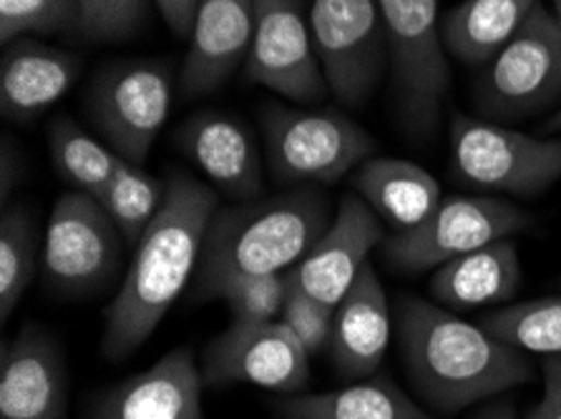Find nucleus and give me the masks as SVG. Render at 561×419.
<instances>
[{
  "mask_svg": "<svg viewBox=\"0 0 561 419\" xmlns=\"http://www.w3.org/2000/svg\"><path fill=\"white\" fill-rule=\"evenodd\" d=\"M79 33L76 0H0V38L11 43L25 36H56Z\"/></svg>",
  "mask_w": 561,
  "mask_h": 419,
  "instance_id": "nucleus-29",
  "label": "nucleus"
},
{
  "mask_svg": "<svg viewBox=\"0 0 561 419\" xmlns=\"http://www.w3.org/2000/svg\"><path fill=\"white\" fill-rule=\"evenodd\" d=\"M551 15H554L561 28V0H551Z\"/></svg>",
  "mask_w": 561,
  "mask_h": 419,
  "instance_id": "nucleus-38",
  "label": "nucleus"
},
{
  "mask_svg": "<svg viewBox=\"0 0 561 419\" xmlns=\"http://www.w3.org/2000/svg\"><path fill=\"white\" fill-rule=\"evenodd\" d=\"M0 419H66L64 354L36 324L3 347Z\"/></svg>",
  "mask_w": 561,
  "mask_h": 419,
  "instance_id": "nucleus-16",
  "label": "nucleus"
},
{
  "mask_svg": "<svg viewBox=\"0 0 561 419\" xmlns=\"http://www.w3.org/2000/svg\"><path fill=\"white\" fill-rule=\"evenodd\" d=\"M522 281L524 271L516 244L512 238H501L433 269L428 292L450 310H479L514 299Z\"/></svg>",
  "mask_w": 561,
  "mask_h": 419,
  "instance_id": "nucleus-21",
  "label": "nucleus"
},
{
  "mask_svg": "<svg viewBox=\"0 0 561 419\" xmlns=\"http://www.w3.org/2000/svg\"><path fill=\"white\" fill-rule=\"evenodd\" d=\"M217 194L192 174L172 171L164 203L134 246L116 296L104 312L101 352L112 362L129 359L172 310L197 271Z\"/></svg>",
  "mask_w": 561,
  "mask_h": 419,
  "instance_id": "nucleus-1",
  "label": "nucleus"
},
{
  "mask_svg": "<svg viewBox=\"0 0 561 419\" xmlns=\"http://www.w3.org/2000/svg\"><path fill=\"white\" fill-rule=\"evenodd\" d=\"M161 19L169 25L180 40H190L194 13H197L199 0H154Z\"/></svg>",
  "mask_w": 561,
  "mask_h": 419,
  "instance_id": "nucleus-34",
  "label": "nucleus"
},
{
  "mask_svg": "<svg viewBox=\"0 0 561 419\" xmlns=\"http://www.w3.org/2000/svg\"><path fill=\"white\" fill-rule=\"evenodd\" d=\"M279 322L293 331L305 352L312 357L325 352L330 347L335 327V306L320 302V299L305 292H297V289L290 287Z\"/></svg>",
  "mask_w": 561,
  "mask_h": 419,
  "instance_id": "nucleus-32",
  "label": "nucleus"
},
{
  "mask_svg": "<svg viewBox=\"0 0 561 419\" xmlns=\"http://www.w3.org/2000/svg\"><path fill=\"white\" fill-rule=\"evenodd\" d=\"M11 159H13V151L8 149V143H3V199L8 196V191H11V182H8V178L13 176Z\"/></svg>",
  "mask_w": 561,
  "mask_h": 419,
  "instance_id": "nucleus-36",
  "label": "nucleus"
},
{
  "mask_svg": "<svg viewBox=\"0 0 561 419\" xmlns=\"http://www.w3.org/2000/svg\"><path fill=\"white\" fill-rule=\"evenodd\" d=\"M41 259H44V244L31 213L21 207L5 209L0 219V319L3 322L21 304Z\"/></svg>",
  "mask_w": 561,
  "mask_h": 419,
  "instance_id": "nucleus-26",
  "label": "nucleus"
},
{
  "mask_svg": "<svg viewBox=\"0 0 561 419\" xmlns=\"http://www.w3.org/2000/svg\"><path fill=\"white\" fill-rule=\"evenodd\" d=\"M254 33L244 81L279 93L297 104H318L328 96L325 75L310 36L305 0H252Z\"/></svg>",
  "mask_w": 561,
  "mask_h": 419,
  "instance_id": "nucleus-12",
  "label": "nucleus"
},
{
  "mask_svg": "<svg viewBox=\"0 0 561 419\" xmlns=\"http://www.w3.org/2000/svg\"><path fill=\"white\" fill-rule=\"evenodd\" d=\"M473 419H518V417L512 399H494L489 401V405H483L479 412L473 415Z\"/></svg>",
  "mask_w": 561,
  "mask_h": 419,
  "instance_id": "nucleus-35",
  "label": "nucleus"
},
{
  "mask_svg": "<svg viewBox=\"0 0 561 419\" xmlns=\"http://www.w3.org/2000/svg\"><path fill=\"white\" fill-rule=\"evenodd\" d=\"M310 36L328 91L343 106L368 104L390 66L378 0H312Z\"/></svg>",
  "mask_w": 561,
  "mask_h": 419,
  "instance_id": "nucleus-8",
  "label": "nucleus"
},
{
  "mask_svg": "<svg viewBox=\"0 0 561 419\" xmlns=\"http://www.w3.org/2000/svg\"><path fill=\"white\" fill-rule=\"evenodd\" d=\"M529 224V213L496 196H450L419 226L396 231L382 254L396 271L421 273L514 236Z\"/></svg>",
  "mask_w": 561,
  "mask_h": 419,
  "instance_id": "nucleus-11",
  "label": "nucleus"
},
{
  "mask_svg": "<svg viewBox=\"0 0 561 419\" xmlns=\"http://www.w3.org/2000/svg\"><path fill=\"white\" fill-rule=\"evenodd\" d=\"M481 327L522 352L561 357V296L501 306L483 316Z\"/></svg>",
  "mask_w": 561,
  "mask_h": 419,
  "instance_id": "nucleus-27",
  "label": "nucleus"
},
{
  "mask_svg": "<svg viewBox=\"0 0 561 419\" xmlns=\"http://www.w3.org/2000/svg\"><path fill=\"white\" fill-rule=\"evenodd\" d=\"M561 104V28L541 3L473 85V108L491 124L526 121Z\"/></svg>",
  "mask_w": 561,
  "mask_h": 419,
  "instance_id": "nucleus-4",
  "label": "nucleus"
},
{
  "mask_svg": "<svg viewBox=\"0 0 561 419\" xmlns=\"http://www.w3.org/2000/svg\"><path fill=\"white\" fill-rule=\"evenodd\" d=\"M81 61L71 50L25 36L5 43L0 61V108L8 121L28 124L58 104L79 79Z\"/></svg>",
  "mask_w": 561,
  "mask_h": 419,
  "instance_id": "nucleus-20",
  "label": "nucleus"
},
{
  "mask_svg": "<svg viewBox=\"0 0 561 419\" xmlns=\"http://www.w3.org/2000/svg\"><path fill=\"white\" fill-rule=\"evenodd\" d=\"M272 409L277 419H438L415 405L386 372L340 389L285 395Z\"/></svg>",
  "mask_w": 561,
  "mask_h": 419,
  "instance_id": "nucleus-22",
  "label": "nucleus"
},
{
  "mask_svg": "<svg viewBox=\"0 0 561 419\" xmlns=\"http://www.w3.org/2000/svg\"><path fill=\"white\" fill-rule=\"evenodd\" d=\"M353 186L368 207L401 229L419 226L440 203V186L426 168L403 159L363 161Z\"/></svg>",
  "mask_w": 561,
  "mask_h": 419,
  "instance_id": "nucleus-23",
  "label": "nucleus"
},
{
  "mask_svg": "<svg viewBox=\"0 0 561 419\" xmlns=\"http://www.w3.org/2000/svg\"><path fill=\"white\" fill-rule=\"evenodd\" d=\"M330 201L318 186L217 209L194 271L192 299L209 302L229 281L290 271L330 226Z\"/></svg>",
  "mask_w": 561,
  "mask_h": 419,
  "instance_id": "nucleus-3",
  "label": "nucleus"
},
{
  "mask_svg": "<svg viewBox=\"0 0 561 419\" xmlns=\"http://www.w3.org/2000/svg\"><path fill=\"white\" fill-rule=\"evenodd\" d=\"M450 166L473 189L537 196L561 178V139H537L483 118H450Z\"/></svg>",
  "mask_w": 561,
  "mask_h": 419,
  "instance_id": "nucleus-7",
  "label": "nucleus"
},
{
  "mask_svg": "<svg viewBox=\"0 0 561 419\" xmlns=\"http://www.w3.org/2000/svg\"><path fill=\"white\" fill-rule=\"evenodd\" d=\"M396 335L408 382L438 415H458L534 380L526 352L426 299L398 302Z\"/></svg>",
  "mask_w": 561,
  "mask_h": 419,
  "instance_id": "nucleus-2",
  "label": "nucleus"
},
{
  "mask_svg": "<svg viewBox=\"0 0 561 419\" xmlns=\"http://www.w3.org/2000/svg\"><path fill=\"white\" fill-rule=\"evenodd\" d=\"M543 131L547 133H561V106L554 110V116L543 124Z\"/></svg>",
  "mask_w": 561,
  "mask_h": 419,
  "instance_id": "nucleus-37",
  "label": "nucleus"
},
{
  "mask_svg": "<svg viewBox=\"0 0 561 419\" xmlns=\"http://www.w3.org/2000/svg\"><path fill=\"white\" fill-rule=\"evenodd\" d=\"M202 366L190 349H172L157 364L106 389L93 419H202Z\"/></svg>",
  "mask_w": 561,
  "mask_h": 419,
  "instance_id": "nucleus-17",
  "label": "nucleus"
},
{
  "mask_svg": "<svg viewBox=\"0 0 561 419\" xmlns=\"http://www.w3.org/2000/svg\"><path fill=\"white\" fill-rule=\"evenodd\" d=\"M382 242L378 213L360 196L347 194L322 236L287 271L290 287L330 306H337L358 279L370 252Z\"/></svg>",
  "mask_w": 561,
  "mask_h": 419,
  "instance_id": "nucleus-14",
  "label": "nucleus"
},
{
  "mask_svg": "<svg viewBox=\"0 0 561 419\" xmlns=\"http://www.w3.org/2000/svg\"><path fill=\"white\" fill-rule=\"evenodd\" d=\"M126 238L99 199L64 194L50 211L44 236V273L66 296L104 292L122 271Z\"/></svg>",
  "mask_w": 561,
  "mask_h": 419,
  "instance_id": "nucleus-10",
  "label": "nucleus"
},
{
  "mask_svg": "<svg viewBox=\"0 0 561 419\" xmlns=\"http://www.w3.org/2000/svg\"><path fill=\"white\" fill-rule=\"evenodd\" d=\"M393 316L378 271L368 261L335 306V327L330 339V359L340 380L358 382L380 372L386 359Z\"/></svg>",
  "mask_w": 561,
  "mask_h": 419,
  "instance_id": "nucleus-19",
  "label": "nucleus"
},
{
  "mask_svg": "<svg viewBox=\"0 0 561 419\" xmlns=\"http://www.w3.org/2000/svg\"><path fill=\"white\" fill-rule=\"evenodd\" d=\"M79 36L91 43L129 40L141 31L149 0H76Z\"/></svg>",
  "mask_w": 561,
  "mask_h": 419,
  "instance_id": "nucleus-31",
  "label": "nucleus"
},
{
  "mask_svg": "<svg viewBox=\"0 0 561 419\" xmlns=\"http://www.w3.org/2000/svg\"><path fill=\"white\" fill-rule=\"evenodd\" d=\"M48 151L58 176L71 184L73 191L89 194L99 201L122 161L106 143L93 139L68 116H58L50 124Z\"/></svg>",
  "mask_w": 561,
  "mask_h": 419,
  "instance_id": "nucleus-25",
  "label": "nucleus"
},
{
  "mask_svg": "<svg viewBox=\"0 0 561 419\" xmlns=\"http://www.w3.org/2000/svg\"><path fill=\"white\" fill-rule=\"evenodd\" d=\"M543 395L529 419H561V357H543Z\"/></svg>",
  "mask_w": 561,
  "mask_h": 419,
  "instance_id": "nucleus-33",
  "label": "nucleus"
},
{
  "mask_svg": "<svg viewBox=\"0 0 561 419\" xmlns=\"http://www.w3.org/2000/svg\"><path fill=\"white\" fill-rule=\"evenodd\" d=\"M252 33V0H199L176 79L182 96L197 98L222 89L248 61Z\"/></svg>",
  "mask_w": 561,
  "mask_h": 419,
  "instance_id": "nucleus-15",
  "label": "nucleus"
},
{
  "mask_svg": "<svg viewBox=\"0 0 561 419\" xmlns=\"http://www.w3.org/2000/svg\"><path fill=\"white\" fill-rule=\"evenodd\" d=\"M378 5L388 33L398 118L413 139H428L450 85L438 0H378Z\"/></svg>",
  "mask_w": 561,
  "mask_h": 419,
  "instance_id": "nucleus-5",
  "label": "nucleus"
},
{
  "mask_svg": "<svg viewBox=\"0 0 561 419\" xmlns=\"http://www.w3.org/2000/svg\"><path fill=\"white\" fill-rule=\"evenodd\" d=\"M202 377L207 387L254 384L277 395H300L310 382V354L279 319L229 324L204 349Z\"/></svg>",
  "mask_w": 561,
  "mask_h": 419,
  "instance_id": "nucleus-13",
  "label": "nucleus"
},
{
  "mask_svg": "<svg viewBox=\"0 0 561 419\" xmlns=\"http://www.w3.org/2000/svg\"><path fill=\"white\" fill-rule=\"evenodd\" d=\"M176 147L211 184L242 201L262 191L257 141L240 118L204 110L186 118L176 131Z\"/></svg>",
  "mask_w": 561,
  "mask_h": 419,
  "instance_id": "nucleus-18",
  "label": "nucleus"
},
{
  "mask_svg": "<svg viewBox=\"0 0 561 419\" xmlns=\"http://www.w3.org/2000/svg\"><path fill=\"white\" fill-rule=\"evenodd\" d=\"M290 294V279L285 273H254L240 277L219 292L227 304L232 324H265L277 322Z\"/></svg>",
  "mask_w": 561,
  "mask_h": 419,
  "instance_id": "nucleus-30",
  "label": "nucleus"
},
{
  "mask_svg": "<svg viewBox=\"0 0 561 419\" xmlns=\"http://www.w3.org/2000/svg\"><path fill=\"white\" fill-rule=\"evenodd\" d=\"M172 98L174 73L167 61H118L93 79L87 108L106 147L141 166L167 124Z\"/></svg>",
  "mask_w": 561,
  "mask_h": 419,
  "instance_id": "nucleus-9",
  "label": "nucleus"
},
{
  "mask_svg": "<svg viewBox=\"0 0 561 419\" xmlns=\"http://www.w3.org/2000/svg\"><path fill=\"white\" fill-rule=\"evenodd\" d=\"M537 5L539 0H463L440 21L446 54L466 66H486Z\"/></svg>",
  "mask_w": 561,
  "mask_h": 419,
  "instance_id": "nucleus-24",
  "label": "nucleus"
},
{
  "mask_svg": "<svg viewBox=\"0 0 561 419\" xmlns=\"http://www.w3.org/2000/svg\"><path fill=\"white\" fill-rule=\"evenodd\" d=\"M267 164L285 186L335 184L376 151L373 136L337 110L270 104L262 110Z\"/></svg>",
  "mask_w": 561,
  "mask_h": 419,
  "instance_id": "nucleus-6",
  "label": "nucleus"
},
{
  "mask_svg": "<svg viewBox=\"0 0 561 419\" xmlns=\"http://www.w3.org/2000/svg\"><path fill=\"white\" fill-rule=\"evenodd\" d=\"M164 196L167 182H159L139 164L122 159L114 178L101 196V207L108 211V217L124 234L126 246H136L144 231L157 219Z\"/></svg>",
  "mask_w": 561,
  "mask_h": 419,
  "instance_id": "nucleus-28",
  "label": "nucleus"
}]
</instances>
